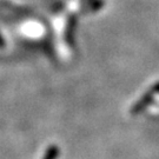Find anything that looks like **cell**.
<instances>
[{"label":"cell","instance_id":"1","mask_svg":"<svg viewBox=\"0 0 159 159\" xmlns=\"http://www.w3.org/2000/svg\"><path fill=\"white\" fill-rule=\"evenodd\" d=\"M58 151L59 150H58L57 146H50V148H47V151H46V153L43 159H56L58 153H59Z\"/></svg>","mask_w":159,"mask_h":159}]
</instances>
